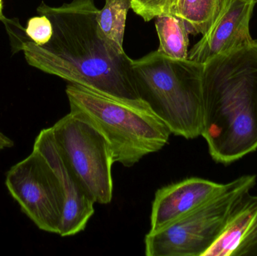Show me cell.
I'll return each mask as SVG.
<instances>
[{"instance_id":"obj_1","label":"cell","mask_w":257,"mask_h":256,"mask_svg":"<svg viewBox=\"0 0 257 256\" xmlns=\"http://www.w3.org/2000/svg\"><path fill=\"white\" fill-rule=\"evenodd\" d=\"M93 0H72L58 7L44 2L39 15L52 24L51 40L37 45L21 24L8 32L13 49L24 51L27 63L70 84L128 100H142L135 83L133 60L101 32Z\"/></svg>"},{"instance_id":"obj_2","label":"cell","mask_w":257,"mask_h":256,"mask_svg":"<svg viewBox=\"0 0 257 256\" xmlns=\"http://www.w3.org/2000/svg\"><path fill=\"white\" fill-rule=\"evenodd\" d=\"M203 65L201 136L228 165L257 150V42Z\"/></svg>"},{"instance_id":"obj_3","label":"cell","mask_w":257,"mask_h":256,"mask_svg":"<svg viewBox=\"0 0 257 256\" xmlns=\"http://www.w3.org/2000/svg\"><path fill=\"white\" fill-rule=\"evenodd\" d=\"M70 111L94 124L109 142L114 162L132 167L167 144L170 129L142 100H128L82 86L66 87Z\"/></svg>"},{"instance_id":"obj_4","label":"cell","mask_w":257,"mask_h":256,"mask_svg":"<svg viewBox=\"0 0 257 256\" xmlns=\"http://www.w3.org/2000/svg\"><path fill=\"white\" fill-rule=\"evenodd\" d=\"M138 93L172 134L186 139L202 135L204 65L156 51L133 60Z\"/></svg>"},{"instance_id":"obj_5","label":"cell","mask_w":257,"mask_h":256,"mask_svg":"<svg viewBox=\"0 0 257 256\" xmlns=\"http://www.w3.org/2000/svg\"><path fill=\"white\" fill-rule=\"evenodd\" d=\"M256 183V175L224 184L211 199L164 228L145 236L147 256H203L241 208Z\"/></svg>"},{"instance_id":"obj_6","label":"cell","mask_w":257,"mask_h":256,"mask_svg":"<svg viewBox=\"0 0 257 256\" xmlns=\"http://www.w3.org/2000/svg\"><path fill=\"white\" fill-rule=\"evenodd\" d=\"M51 128L59 150L95 203L113 198L112 150L101 131L78 113L70 111Z\"/></svg>"},{"instance_id":"obj_7","label":"cell","mask_w":257,"mask_h":256,"mask_svg":"<svg viewBox=\"0 0 257 256\" xmlns=\"http://www.w3.org/2000/svg\"><path fill=\"white\" fill-rule=\"evenodd\" d=\"M6 185L21 210L39 229L59 234L63 192L52 168L36 149L9 169Z\"/></svg>"},{"instance_id":"obj_8","label":"cell","mask_w":257,"mask_h":256,"mask_svg":"<svg viewBox=\"0 0 257 256\" xmlns=\"http://www.w3.org/2000/svg\"><path fill=\"white\" fill-rule=\"evenodd\" d=\"M33 148L46 159L57 176L63 192L64 205L59 234L68 237L81 232L94 214L95 202L65 160L51 127L41 131L35 140Z\"/></svg>"},{"instance_id":"obj_9","label":"cell","mask_w":257,"mask_h":256,"mask_svg":"<svg viewBox=\"0 0 257 256\" xmlns=\"http://www.w3.org/2000/svg\"><path fill=\"white\" fill-rule=\"evenodd\" d=\"M254 5L249 0H232L210 31L189 51V60L205 64L254 44L249 30Z\"/></svg>"},{"instance_id":"obj_10","label":"cell","mask_w":257,"mask_h":256,"mask_svg":"<svg viewBox=\"0 0 257 256\" xmlns=\"http://www.w3.org/2000/svg\"><path fill=\"white\" fill-rule=\"evenodd\" d=\"M223 186L211 180L191 177L158 189L152 203L150 232L164 228L202 205Z\"/></svg>"},{"instance_id":"obj_11","label":"cell","mask_w":257,"mask_h":256,"mask_svg":"<svg viewBox=\"0 0 257 256\" xmlns=\"http://www.w3.org/2000/svg\"><path fill=\"white\" fill-rule=\"evenodd\" d=\"M208 253L212 256H257V196L248 195Z\"/></svg>"},{"instance_id":"obj_12","label":"cell","mask_w":257,"mask_h":256,"mask_svg":"<svg viewBox=\"0 0 257 256\" xmlns=\"http://www.w3.org/2000/svg\"><path fill=\"white\" fill-rule=\"evenodd\" d=\"M232 0H177L172 15L185 23L190 34L205 36L224 13Z\"/></svg>"},{"instance_id":"obj_13","label":"cell","mask_w":257,"mask_h":256,"mask_svg":"<svg viewBox=\"0 0 257 256\" xmlns=\"http://www.w3.org/2000/svg\"><path fill=\"white\" fill-rule=\"evenodd\" d=\"M155 27L160 40L158 52L178 60L188 59V31L185 23L175 15H160L155 18Z\"/></svg>"},{"instance_id":"obj_14","label":"cell","mask_w":257,"mask_h":256,"mask_svg":"<svg viewBox=\"0 0 257 256\" xmlns=\"http://www.w3.org/2000/svg\"><path fill=\"white\" fill-rule=\"evenodd\" d=\"M105 6L97 13V22L104 36L123 50L125 27L132 0H105Z\"/></svg>"},{"instance_id":"obj_15","label":"cell","mask_w":257,"mask_h":256,"mask_svg":"<svg viewBox=\"0 0 257 256\" xmlns=\"http://www.w3.org/2000/svg\"><path fill=\"white\" fill-rule=\"evenodd\" d=\"M177 0H132L131 9L145 22L160 15H171Z\"/></svg>"},{"instance_id":"obj_16","label":"cell","mask_w":257,"mask_h":256,"mask_svg":"<svg viewBox=\"0 0 257 256\" xmlns=\"http://www.w3.org/2000/svg\"><path fill=\"white\" fill-rule=\"evenodd\" d=\"M24 30L27 37L40 46L48 43L52 37V24L49 18L44 15L30 18Z\"/></svg>"},{"instance_id":"obj_17","label":"cell","mask_w":257,"mask_h":256,"mask_svg":"<svg viewBox=\"0 0 257 256\" xmlns=\"http://www.w3.org/2000/svg\"><path fill=\"white\" fill-rule=\"evenodd\" d=\"M14 147V141L0 131V150L12 148Z\"/></svg>"},{"instance_id":"obj_18","label":"cell","mask_w":257,"mask_h":256,"mask_svg":"<svg viewBox=\"0 0 257 256\" xmlns=\"http://www.w3.org/2000/svg\"><path fill=\"white\" fill-rule=\"evenodd\" d=\"M5 18L3 14V0H0V21Z\"/></svg>"},{"instance_id":"obj_19","label":"cell","mask_w":257,"mask_h":256,"mask_svg":"<svg viewBox=\"0 0 257 256\" xmlns=\"http://www.w3.org/2000/svg\"><path fill=\"white\" fill-rule=\"evenodd\" d=\"M249 1L253 2V3H257V0H249Z\"/></svg>"}]
</instances>
